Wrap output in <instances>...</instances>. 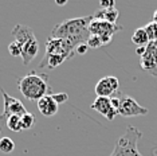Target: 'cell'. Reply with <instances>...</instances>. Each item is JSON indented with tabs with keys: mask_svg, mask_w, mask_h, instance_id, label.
<instances>
[{
	"mask_svg": "<svg viewBox=\"0 0 157 156\" xmlns=\"http://www.w3.org/2000/svg\"><path fill=\"white\" fill-rule=\"evenodd\" d=\"M93 20V16H81L73 18V19H66L63 22L51 30L50 37L59 38L63 41L69 42L71 46L78 47L79 45H85L87 42L90 33H89V26Z\"/></svg>",
	"mask_w": 157,
	"mask_h": 156,
	"instance_id": "cell-1",
	"label": "cell"
},
{
	"mask_svg": "<svg viewBox=\"0 0 157 156\" xmlns=\"http://www.w3.org/2000/svg\"><path fill=\"white\" fill-rule=\"evenodd\" d=\"M91 108L95 112L101 113L102 116H105L109 121L114 120V117L118 115V111L114 109L112 104H110V98L109 97H97L94 100V102L91 104Z\"/></svg>",
	"mask_w": 157,
	"mask_h": 156,
	"instance_id": "cell-11",
	"label": "cell"
},
{
	"mask_svg": "<svg viewBox=\"0 0 157 156\" xmlns=\"http://www.w3.org/2000/svg\"><path fill=\"white\" fill-rule=\"evenodd\" d=\"M52 98H54V101L56 104H63V102H66L69 100V94L67 93H55V94H51Z\"/></svg>",
	"mask_w": 157,
	"mask_h": 156,
	"instance_id": "cell-21",
	"label": "cell"
},
{
	"mask_svg": "<svg viewBox=\"0 0 157 156\" xmlns=\"http://www.w3.org/2000/svg\"><path fill=\"white\" fill-rule=\"evenodd\" d=\"M93 19L103 20V22H108V23H112V24H117V19H118V10H117L116 7H113V8L98 10V11L93 15Z\"/></svg>",
	"mask_w": 157,
	"mask_h": 156,
	"instance_id": "cell-13",
	"label": "cell"
},
{
	"mask_svg": "<svg viewBox=\"0 0 157 156\" xmlns=\"http://www.w3.org/2000/svg\"><path fill=\"white\" fill-rule=\"evenodd\" d=\"M152 22H155V23H157V10L155 11V14H153V20Z\"/></svg>",
	"mask_w": 157,
	"mask_h": 156,
	"instance_id": "cell-26",
	"label": "cell"
},
{
	"mask_svg": "<svg viewBox=\"0 0 157 156\" xmlns=\"http://www.w3.org/2000/svg\"><path fill=\"white\" fill-rule=\"evenodd\" d=\"M13 150H15V143H13L11 137L4 136L0 139V151L3 154H11Z\"/></svg>",
	"mask_w": 157,
	"mask_h": 156,
	"instance_id": "cell-16",
	"label": "cell"
},
{
	"mask_svg": "<svg viewBox=\"0 0 157 156\" xmlns=\"http://www.w3.org/2000/svg\"><path fill=\"white\" fill-rule=\"evenodd\" d=\"M6 125L7 128L12 132H22V120H20L19 116H11L6 120Z\"/></svg>",
	"mask_w": 157,
	"mask_h": 156,
	"instance_id": "cell-15",
	"label": "cell"
},
{
	"mask_svg": "<svg viewBox=\"0 0 157 156\" xmlns=\"http://www.w3.org/2000/svg\"><path fill=\"white\" fill-rule=\"evenodd\" d=\"M148 113H149L148 109L141 106L134 98H132L130 96L122 94L118 108V115L125 117H132V116H145Z\"/></svg>",
	"mask_w": 157,
	"mask_h": 156,
	"instance_id": "cell-8",
	"label": "cell"
},
{
	"mask_svg": "<svg viewBox=\"0 0 157 156\" xmlns=\"http://www.w3.org/2000/svg\"><path fill=\"white\" fill-rule=\"evenodd\" d=\"M0 92H2L3 101H4V109H3V113L0 115V121L7 120L11 116L22 117L23 115H26L27 111H26V108H24L22 101L17 100V98H15V97H12V96H10L3 88L0 89Z\"/></svg>",
	"mask_w": 157,
	"mask_h": 156,
	"instance_id": "cell-6",
	"label": "cell"
},
{
	"mask_svg": "<svg viewBox=\"0 0 157 156\" xmlns=\"http://www.w3.org/2000/svg\"><path fill=\"white\" fill-rule=\"evenodd\" d=\"M87 49H89V46L86 43H85V45H79L77 47V50H75V54H81V55L85 54V53L87 51Z\"/></svg>",
	"mask_w": 157,
	"mask_h": 156,
	"instance_id": "cell-23",
	"label": "cell"
},
{
	"mask_svg": "<svg viewBox=\"0 0 157 156\" xmlns=\"http://www.w3.org/2000/svg\"><path fill=\"white\" fill-rule=\"evenodd\" d=\"M12 37L22 46L23 65H28L39 53V42L34 34V30L24 24H16L12 28Z\"/></svg>",
	"mask_w": 157,
	"mask_h": 156,
	"instance_id": "cell-3",
	"label": "cell"
},
{
	"mask_svg": "<svg viewBox=\"0 0 157 156\" xmlns=\"http://www.w3.org/2000/svg\"><path fill=\"white\" fill-rule=\"evenodd\" d=\"M122 28L124 27L120 26V24H112L108 22H103V20L93 19L90 26H89V33H90V35H95V37L101 38L102 45L105 46L109 45L112 42L114 34L121 31Z\"/></svg>",
	"mask_w": 157,
	"mask_h": 156,
	"instance_id": "cell-5",
	"label": "cell"
},
{
	"mask_svg": "<svg viewBox=\"0 0 157 156\" xmlns=\"http://www.w3.org/2000/svg\"><path fill=\"white\" fill-rule=\"evenodd\" d=\"M38 109L43 116L51 117V116H54L58 113L59 105L54 101V98H52L51 94H47L38 101Z\"/></svg>",
	"mask_w": 157,
	"mask_h": 156,
	"instance_id": "cell-12",
	"label": "cell"
},
{
	"mask_svg": "<svg viewBox=\"0 0 157 156\" xmlns=\"http://www.w3.org/2000/svg\"><path fill=\"white\" fill-rule=\"evenodd\" d=\"M132 42L137 46V47H141V46H148L149 45V38L148 34H146L145 28L140 27V28H136L133 35H132Z\"/></svg>",
	"mask_w": 157,
	"mask_h": 156,
	"instance_id": "cell-14",
	"label": "cell"
},
{
	"mask_svg": "<svg viewBox=\"0 0 157 156\" xmlns=\"http://www.w3.org/2000/svg\"><path fill=\"white\" fill-rule=\"evenodd\" d=\"M86 45L89 46V47H91V49H98V47H101V46H103L101 38L95 37V35H90V37H89Z\"/></svg>",
	"mask_w": 157,
	"mask_h": 156,
	"instance_id": "cell-20",
	"label": "cell"
},
{
	"mask_svg": "<svg viewBox=\"0 0 157 156\" xmlns=\"http://www.w3.org/2000/svg\"><path fill=\"white\" fill-rule=\"evenodd\" d=\"M101 7L102 8H113V7H116V2H113V0H101Z\"/></svg>",
	"mask_w": 157,
	"mask_h": 156,
	"instance_id": "cell-22",
	"label": "cell"
},
{
	"mask_svg": "<svg viewBox=\"0 0 157 156\" xmlns=\"http://www.w3.org/2000/svg\"><path fill=\"white\" fill-rule=\"evenodd\" d=\"M75 50L77 49L71 46L69 42L59 38L48 37L47 42H46V54L47 55H63L67 59H70L75 55Z\"/></svg>",
	"mask_w": 157,
	"mask_h": 156,
	"instance_id": "cell-7",
	"label": "cell"
},
{
	"mask_svg": "<svg viewBox=\"0 0 157 156\" xmlns=\"http://www.w3.org/2000/svg\"><path fill=\"white\" fill-rule=\"evenodd\" d=\"M118 78L114 76H108L103 77L95 85V94L97 97H112V96L118 92Z\"/></svg>",
	"mask_w": 157,
	"mask_h": 156,
	"instance_id": "cell-10",
	"label": "cell"
},
{
	"mask_svg": "<svg viewBox=\"0 0 157 156\" xmlns=\"http://www.w3.org/2000/svg\"><path fill=\"white\" fill-rule=\"evenodd\" d=\"M20 120H22V128H23V131L31 129L34 127V124H35V116L33 115V113H30V112H27L26 115H23L22 117H20Z\"/></svg>",
	"mask_w": 157,
	"mask_h": 156,
	"instance_id": "cell-17",
	"label": "cell"
},
{
	"mask_svg": "<svg viewBox=\"0 0 157 156\" xmlns=\"http://www.w3.org/2000/svg\"><path fill=\"white\" fill-rule=\"evenodd\" d=\"M144 28H145L146 34H148L149 41H151V42L157 41V23L151 22V23L146 24V26H145Z\"/></svg>",
	"mask_w": 157,
	"mask_h": 156,
	"instance_id": "cell-18",
	"label": "cell"
},
{
	"mask_svg": "<svg viewBox=\"0 0 157 156\" xmlns=\"http://www.w3.org/2000/svg\"><path fill=\"white\" fill-rule=\"evenodd\" d=\"M66 3V0H56V6H65Z\"/></svg>",
	"mask_w": 157,
	"mask_h": 156,
	"instance_id": "cell-25",
	"label": "cell"
},
{
	"mask_svg": "<svg viewBox=\"0 0 157 156\" xmlns=\"http://www.w3.org/2000/svg\"><path fill=\"white\" fill-rule=\"evenodd\" d=\"M8 51L12 57H22V46L19 42L13 41L8 45Z\"/></svg>",
	"mask_w": 157,
	"mask_h": 156,
	"instance_id": "cell-19",
	"label": "cell"
},
{
	"mask_svg": "<svg viewBox=\"0 0 157 156\" xmlns=\"http://www.w3.org/2000/svg\"><path fill=\"white\" fill-rule=\"evenodd\" d=\"M17 89L23 94V97L31 101H39L42 97L51 93L48 77L46 74H38L36 72H30L22 78H19Z\"/></svg>",
	"mask_w": 157,
	"mask_h": 156,
	"instance_id": "cell-2",
	"label": "cell"
},
{
	"mask_svg": "<svg viewBox=\"0 0 157 156\" xmlns=\"http://www.w3.org/2000/svg\"><path fill=\"white\" fill-rule=\"evenodd\" d=\"M0 139H2V129H0Z\"/></svg>",
	"mask_w": 157,
	"mask_h": 156,
	"instance_id": "cell-27",
	"label": "cell"
},
{
	"mask_svg": "<svg viewBox=\"0 0 157 156\" xmlns=\"http://www.w3.org/2000/svg\"><path fill=\"white\" fill-rule=\"evenodd\" d=\"M140 63L142 70L153 77H157V46L155 42H149L145 53L140 57Z\"/></svg>",
	"mask_w": 157,
	"mask_h": 156,
	"instance_id": "cell-9",
	"label": "cell"
},
{
	"mask_svg": "<svg viewBox=\"0 0 157 156\" xmlns=\"http://www.w3.org/2000/svg\"><path fill=\"white\" fill-rule=\"evenodd\" d=\"M155 45H156V46H157V41H155Z\"/></svg>",
	"mask_w": 157,
	"mask_h": 156,
	"instance_id": "cell-28",
	"label": "cell"
},
{
	"mask_svg": "<svg viewBox=\"0 0 157 156\" xmlns=\"http://www.w3.org/2000/svg\"><path fill=\"white\" fill-rule=\"evenodd\" d=\"M141 136V131H138L133 125H128L125 133L118 139L113 152L109 156H142L137 147Z\"/></svg>",
	"mask_w": 157,
	"mask_h": 156,
	"instance_id": "cell-4",
	"label": "cell"
},
{
	"mask_svg": "<svg viewBox=\"0 0 157 156\" xmlns=\"http://www.w3.org/2000/svg\"><path fill=\"white\" fill-rule=\"evenodd\" d=\"M145 50H146V46H141V47H137V49H136V53H137V54L141 57V55L145 53Z\"/></svg>",
	"mask_w": 157,
	"mask_h": 156,
	"instance_id": "cell-24",
	"label": "cell"
}]
</instances>
